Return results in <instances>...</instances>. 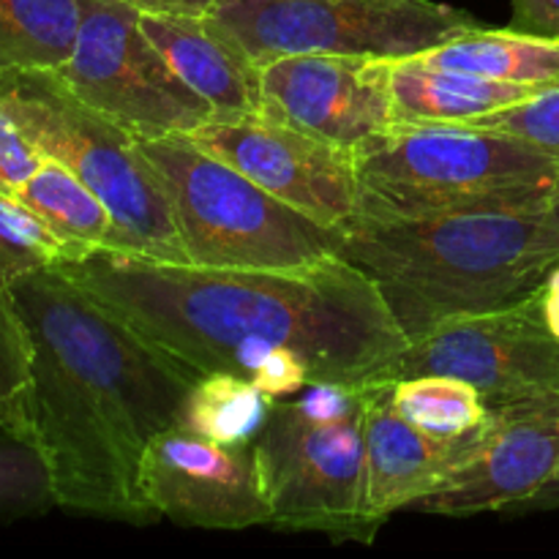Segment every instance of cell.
<instances>
[{"mask_svg": "<svg viewBox=\"0 0 559 559\" xmlns=\"http://www.w3.org/2000/svg\"><path fill=\"white\" fill-rule=\"evenodd\" d=\"M197 377L235 371L251 380L273 347H293L311 382L388 380L407 336L380 289L342 257L306 267H200L120 251L58 265Z\"/></svg>", "mask_w": 559, "mask_h": 559, "instance_id": "6da1fadb", "label": "cell"}, {"mask_svg": "<svg viewBox=\"0 0 559 559\" xmlns=\"http://www.w3.org/2000/svg\"><path fill=\"white\" fill-rule=\"evenodd\" d=\"M33 342L27 431L58 508L147 524L142 453L180 420L197 374L153 347L58 267L11 284Z\"/></svg>", "mask_w": 559, "mask_h": 559, "instance_id": "7a4b0ae2", "label": "cell"}, {"mask_svg": "<svg viewBox=\"0 0 559 559\" xmlns=\"http://www.w3.org/2000/svg\"><path fill=\"white\" fill-rule=\"evenodd\" d=\"M336 257L374 282L415 342L456 317L530 298L559 262V224L546 211L353 218Z\"/></svg>", "mask_w": 559, "mask_h": 559, "instance_id": "3957f363", "label": "cell"}, {"mask_svg": "<svg viewBox=\"0 0 559 559\" xmlns=\"http://www.w3.org/2000/svg\"><path fill=\"white\" fill-rule=\"evenodd\" d=\"M355 218L546 211L559 153L467 123H393L353 151Z\"/></svg>", "mask_w": 559, "mask_h": 559, "instance_id": "277c9868", "label": "cell"}, {"mask_svg": "<svg viewBox=\"0 0 559 559\" xmlns=\"http://www.w3.org/2000/svg\"><path fill=\"white\" fill-rule=\"evenodd\" d=\"M136 147L162 180L189 265L282 271L336 254V229L267 194L186 134L136 136Z\"/></svg>", "mask_w": 559, "mask_h": 559, "instance_id": "5b68a950", "label": "cell"}, {"mask_svg": "<svg viewBox=\"0 0 559 559\" xmlns=\"http://www.w3.org/2000/svg\"><path fill=\"white\" fill-rule=\"evenodd\" d=\"M0 104L33 145L96 191L115 222L120 254L189 265L167 194L136 136L76 98L55 71L0 76Z\"/></svg>", "mask_w": 559, "mask_h": 559, "instance_id": "8992f818", "label": "cell"}, {"mask_svg": "<svg viewBox=\"0 0 559 559\" xmlns=\"http://www.w3.org/2000/svg\"><path fill=\"white\" fill-rule=\"evenodd\" d=\"M366 385L309 382L295 402H276L254 448L271 527L317 530L371 540L366 519Z\"/></svg>", "mask_w": 559, "mask_h": 559, "instance_id": "52a82bcc", "label": "cell"}, {"mask_svg": "<svg viewBox=\"0 0 559 559\" xmlns=\"http://www.w3.org/2000/svg\"><path fill=\"white\" fill-rule=\"evenodd\" d=\"M205 20L254 66L287 55L407 58L484 27L435 0H216Z\"/></svg>", "mask_w": 559, "mask_h": 559, "instance_id": "ba28073f", "label": "cell"}, {"mask_svg": "<svg viewBox=\"0 0 559 559\" xmlns=\"http://www.w3.org/2000/svg\"><path fill=\"white\" fill-rule=\"evenodd\" d=\"M140 9L123 0H80V31L58 80L142 140L191 134L216 118L142 33Z\"/></svg>", "mask_w": 559, "mask_h": 559, "instance_id": "9c48e42d", "label": "cell"}, {"mask_svg": "<svg viewBox=\"0 0 559 559\" xmlns=\"http://www.w3.org/2000/svg\"><path fill=\"white\" fill-rule=\"evenodd\" d=\"M418 374L473 382L489 409L559 399V338L533 293L502 309L448 320L409 342L388 380Z\"/></svg>", "mask_w": 559, "mask_h": 559, "instance_id": "30bf717a", "label": "cell"}, {"mask_svg": "<svg viewBox=\"0 0 559 559\" xmlns=\"http://www.w3.org/2000/svg\"><path fill=\"white\" fill-rule=\"evenodd\" d=\"M186 136L322 227L342 229L358 213V175L347 147L265 112L213 118Z\"/></svg>", "mask_w": 559, "mask_h": 559, "instance_id": "8fae6325", "label": "cell"}, {"mask_svg": "<svg viewBox=\"0 0 559 559\" xmlns=\"http://www.w3.org/2000/svg\"><path fill=\"white\" fill-rule=\"evenodd\" d=\"M142 495L156 516L183 527L249 530L271 524L254 448L169 426L142 453Z\"/></svg>", "mask_w": 559, "mask_h": 559, "instance_id": "7c38bea8", "label": "cell"}, {"mask_svg": "<svg viewBox=\"0 0 559 559\" xmlns=\"http://www.w3.org/2000/svg\"><path fill=\"white\" fill-rule=\"evenodd\" d=\"M262 112L355 151L393 123L388 58L287 55L260 66Z\"/></svg>", "mask_w": 559, "mask_h": 559, "instance_id": "4fadbf2b", "label": "cell"}, {"mask_svg": "<svg viewBox=\"0 0 559 559\" xmlns=\"http://www.w3.org/2000/svg\"><path fill=\"white\" fill-rule=\"evenodd\" d=\"M559 469V399L491 409L473 451L407 513L475 516L506 513Z\"/></svg>", "mask_w": 559, "mask_h": 559, "instance_id": "5bb4252c", "label": "cell"}, {"mask_svg": "<svg viewBox=\"0 0 559 559\" xmlns=\"http://www.w3.org/2000/svg\"><path fill=\"white\" fill-rule=\"evenodd\" d=\"M486 429V426H484ZM464 437H435L409 424L391 399V380L366 382V519L380 527L429 495L473 451L480 431Z\"/></svg>", "mask_w": 559, "mask_h": 559, "instance_id": "9a60e30c", "label": "cell"}, {"mask_svg": "<svg viewBox=\"0 0 559 559\" xmlns=\"http://www.w3.org/2000/svg\"><path fill=\"white\" fill-rule=\"evenodd\" d=\"M140 25L169 69L211 104L216 118L262 112L260 66L205 16L140 14Z\"/></svg>", "mask_w": 559, "mask_h": 559, "instance_id": "2e32d148", "label": "cell"}, {"mask_svg": "<svg viewBox=\"0 0 559 559\" xmlns=\"http://www.w3.org/2000/svg\"><path fill=\"white\" fill-rule=\"evenodd\" d=\"M388 87L396 123H473L540 93L533 85L437 69L415 55L388 58Z\"/></svg>", "mask_w": 559, "mask_h": 559, "instance_id": "e0dca14e", "label": "cell"}, {"mask_svg": "<svg viewBox=\"0 0 559 559\" xmlns=\"http://www.w3.org/2000/svg\"><path fill=\"white\" fill-rule=\"evenodd\" d=\"M437 69L467 71L486 80L516 82V85L559 87V41L544 36L513 31H478L462 33L451 41L415 55Z\"/></svg>", "mask_w": 559, "mask_h": 559, "instance_id": "ac0fdd59", "label": "cell"}, {"mask_svg": "<svg viewBox=\"0 0 559 559\" xmlns=\"http://www.w3.org/2000/svg\"><path fill=\"white\" fill-rule=\"evenodd\" d=\"M16 200L25 202L69 251V262L93 251H115L112 213L96 191L87 189L66 164L44 156V164L20 189Z\"/></svg>", "mask_w": 559, "mask_h": 559, "instance_id": "d6986e66", "label": "cell"}, {"mask_svg": "<svg viewBox=\"0 0 559 559\" xmlns=\"http://www.w3.org/2000/svg\"><path fill=\"white\" fill-rule=\"evenodd\" d=\"M76 31L80 0H0V76L60 69Z\"/></svg>", "mask_w": 559, "mask_h": 559, "instance_id": "ffe728a7", "label": "cell"}, {"mask_svg": "<svg viewBox=\"0 0 559 559\" xmlns=\"http://www.w3.org/2000/svg\"><path fill=\"white\" fill-rule=\"evenodd\" d=\"M276 402L235 371H207L186 393L178 426L227 445H251Z\"/></svg>", "mask_w": 559, "mask_h": 559, "instance_id": "44dd1931", "label": "cell"}, {"mask_svg": "<svg viewBox=\"0 0 559 559\" xmlns=\"http://www.w3.org/2000/svg\"><path fill=\"white\" fill-rule=\"evenodd\" d=\"M391 399L409 424L435 437L473 435L491 420L484 393L451 374L399 377L391 380Z\"/></svg>", "mask_w": 559, "mask_h": 559, "instance_id": "7402d4cb", "label": "cell"}, {"mask_svg": "<svg viewBox=\"0 0 559 559\" xmlns=\"http://www.w3.org/2000/svg\"><path fill=\"white\" fill-rule=\"evenodd\" d=\"M58 508L41 448L27 435L0 429V516H41Z\"/></svg>", "mask_w": 559, "mask_h": 559, "instance_id": "603a6c76", "label": "cell"}, {"mask_svg": "<svg viewBox=\"0 0 559 559\" xmlns=\"http://www.w3.org/2000/svg\"><path fill=\"white\" fill-rule=\"evenodd\" d=\"M69 262L52 229L16 197L0 191V284Z\"/></svg>", "mask_w": 559, "mask_h": 559, "instance_id": "cb8c5ba5", "label": "cell"}, {"mask_svg": "<svg viewBox=\"0 0 559 559\" xmlns=\"http://www.w3.org/2000/svg\"><path fill=\"white\" fill-rule=\"evenodd\" d=\"M33 342L11 284H0V429L27 435Z\"/></svg>", "mask_w": 559, "mask_h": 559, "instance_id": "d4e9b609", "label": "cell"}, {"mask_svg": "<svg viewBox=\"0 0 559 559\" xmlns=\"http://www.w3.org/2000/svg\"><path fill=\"white\" fill-rule=\"evenodd\" d=\"M467 126L506 131V134L522 136V140L533 142L544 151L559 153V87H546L527 102L497 109V112L484 115Z\"/></svg>", "mask_w": 559, "mask_h": 559, "instance_id": "484cf974", "label": "cell"}, {"mask_svg": "<svg viewBox=\"0 0 559 559\" xmlns=\"http://www.w3.org/2000/svg\"><path fill=\"white\" fill-rule=\"evenodd\" d=\"M41 164L44 153L33 145L14 115L0 104V191L16 197Z\"/></svg>", "mask_w": 559, "mask_h": 559, "instance_id": "4316f807", "label": "cell"}, {"mask_svg": "<svg viewBox=\"0 0 559 559\" xmlns=\"http://www.w3.org/2000/svg\"><path fill=\"white\" fill-rule=\"evenodd\" d=\"M260 391H265L267 396L284 399L293 396V393H300L311 382L309 366L306 360L295 353L293 347H273L271 353L262 358V364L257 366L254 377H251Z\"/></svg>", "mask_w": 559, "mask_h": 559, "instance_id": "83f0119b", "label": "cell"}, {"mask_svg": "<svg viewBox=\"0 0 559 559\" xmlns=\"http://www.w3.org/2000/svg\"><path fill=\"white\" fill-rule=\"evenodd\" d=\"M513 31L559 41V0H511Z\"/></svg>", "mask_w": 559, "mask_h": 559, "instance_id": "f1b7e54d", "label": "cell"}, {"mask_svg": "<svg viewBox=\"0 0 559 559\" xmlns=\"http://www.w3.org/2000/svg\"><path fill=\"white\" fill-rule=\"evenodd\" d=\"M134 5L142 14H186V16H205L216 0H123Z\"/></svg>", "mask_w": 559, "mask_h": 559, "instance_id": "f546056e", "label": "cell"}, {"mask_svg": "<svg viewBox=\"0 0 559 559\" xmlns=\"http://www.w3.org/2000/svg\"><path fill=\"white\" fill-rule=\"evenodd\" d=\"M546 511H559V469L535 491L533 497H527L519 506L508 508L506 516H533V513H546Z\"/></svg>", "mask_w": 559, "mask_h": 559, "instance_id": "4dcf8cb0", "label": "cell"}, {"mask_svg": "<svg viewBox=\"0 0 559 559\" xmlns=\"http://www.w3.org/2000/svg\"><path fill=\"white\" fill-rule=\"evenodd\" d=\"M535 295H538V309L546 328L559 338V262L546 273V278L535 289Z\"/></svg>", "mask_w": 559, "mask_h": 559, "instance_id": "1f68e13d", "label": "cell"}, {"mask_svg": "<svg viewBox=\"0 0 559 559\" xmlns=\"http://www.w3.org/2000/svg\"><path fill=\"white\" fill-rule=\"evenodd\" d=\"M546 213H549V216L555 218V222L559 224V186H557V191H555V194H551L549 205H546Z\"/></svg>", "mask_w": 559, "mask_h": 559, "instance_id": "d6a6232c", "label": "cell"}]
</instances>
